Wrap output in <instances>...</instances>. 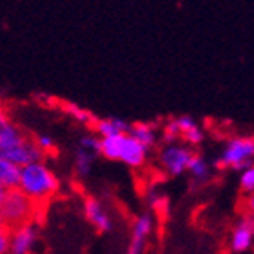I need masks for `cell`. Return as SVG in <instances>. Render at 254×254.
<instances>
[{
	"mask_svg": "<svg viewBox=\"0 0 254 254\" xmlns=\"http://www.w3.org/2000/svg\"><path fill=\"white\" fill-rule=\"evenodd\" d=\"M16 187L26 196H29L40 209L60 190V180L53 169L44 160H40L20 167Z\"/></svg>",
	"mask_w": 254,
	"mask_h": 254,
	"instance_id": "1",
	"label": "cell"
},
{
	"mask_svg": "<svg viewBox=\"0 0 254 254\" xmlns=\"http://www.w3.org/2000/svg\"><path fill=\"white\" fill-rule=\"evenodd\" d=\"M253 158H254L253 136H234L227 142L223 153L214 162V165H216V169L244 171L245 167L253 165Z\"/></svg>",
	"mask_w": 254,
	"mask_h": 254,
	"instance_id": "4",
	"label": "cell"
},
{
	"mask_svg": "<svg viewBox=\"0 0 254 254\" xmlns=\"http://www.w3.org/2000/svg\"><path fill=\"white\" fill-rule=\"evenodd\" d=\"M62 109H64V113H67L69 117L74 118L78 124H84V126H93V122H95L93 113L87 111V109H84V107L76 106V104L65 102V104H62Z\"/></svg>",
	"mask_w": 254,
	"mask_h": 254,
	"instance_id": "17",
	"label": "cell"
},
{
	"mask_svg": "<svg viewBox=\"0 0 254 254\" xmlns=\"http://www.w3.org/2000/svg\"><path fill=\"white\" fill-rule=\"evenodd\" d=\"M80 147L85 149V151H91V153L98 154V149H100V136H95V134L82 136L80 138Z\"/></svg>",
	"mask_w": 254,
	"mask_h": 254,
	"instance_id": "23",
	"label": "cell"
},
{
	"mask_svg": "<svg viewBox=\"0 0 254 254\" xmlns=\"http://www.w3.org/2000/svg\"><path fill=\"white\" fill-rule=\"evenodd\" d=\"M84 214L87 222L98 231V233H109L113 229V220L109 212L100 200H96L95 196H87L84 200Z\"/></svg>",
	"mask_w": 254,
	"mask_h": 254,
	"instance_id": "10",
	"label": "cell"
},
{
	"mask_svg": "<svg viewBox=\"0 0 254 254\" xmlns=\"http://www.w3.org/2000/svg\"><path fill=\"white\" fill-rule=\"evenodd\" d=\"M180 138V132H178V127H176L175 118H171L169 122H165V126L162 127V140L165 143H173Z\"/></svg>",
	"mask_w": 254,
	"mask_h": 254,
	"instance_id": "20",
	"label": "cell"
},
{
	"mask_svg": "<svg viewBox=\"0 0 254 254\" xmlns=\"http://www.w3.org/2000/svg\"><path fill=\"white\" fill-rule=\"evenodd\" d=\"M96 154L91 153V151H85V149L78 147L76 151V156H74V173L78 176H87L93 169V164H95Z\"/></svg>",
	"mask_w": 254,
	"mask_h": 254,
	"instance_id": "16",
	"label": "cell"
},
{
	"mask_svg": "<svg viewBox=\"0 0 254 254\" xmlns=\"http://www.w3.org/2000/svg\"><path fill=\"white\" fill-rule=\"evenodd\" d=\"M11 244V229L0 225V254H9Z\"/></svg>",
	"mask_w": 254,
	"mask_h": 254,
	"instance_id": "24",
	"label": "cell"
},
{
	"mask_svg": "<svg viewBox=\"0 0 254 254\" xmlns=\"http://www.w3.org/2000/svg\"><path fill=\"white\" fill-rule=\"evenodd\" d=\"M254 242V220L251 214H244L234 223V229L231 233V251L236 254H244L253 249Z\"/></svg>",
	"mask_w": 254,
	"mask_h": 254,
	"instance_id": "9",
	"label": "cell"
},
{
	"mask_svg": "<svg viewBox=\"0 0 254 254\" xmlns=\"http://www.w3.org/2000/svg\"><path fill=\"white\" fill-rule=\"evenodd\" d=\"M127 132H129L134 140L143 143L147 149H151L153 145H156V142H158V131H156V127H154L153 124H147V122L131 124Z\"/></svg>",
	"mask_w": 254,
	"mask_h": 254,
	"instance_id": "12",
	"label": "cell"
},
{
	"mask_svg": "<svg viewBox=\"0 0 254 254\" xmlns=\"http://www.w3.org/2000/svg\"><path fill=\"white\" fill-rule=\"evenodd\" d=\"M4 194H5V189H2V187H0V201H2V198H4Z\"/></svg>",
	"mask_w": 254,
	"mask_h": 254,
	"instance_id": "26",
	"label": "cell"
},
{
	"mask_svg": "<svg viewBox=\"0 0 254 254\" xmlns=\"http://www.w3.org/2000/svg\"><path fill=\"white\" fill-rule=\"evenodd\" d=\"M129 126L126 120L122 118H98L93 122V129H95L96 136L106 138V136H113V134H122V132L129 131Z\"/></svg>",
	"mask_w": 254,
	"mask_h": 254,
	"instance_id": "11",
	"label": "cell"
},
{
	"mask_svg": "<svg viewBox=\"0 0 254 254\" xmlns=\"http://www.w3.org/2000/svg\"><path fill=\"white\" fill-rule=\"evenodd\" d=\"M38 242V225L35 222L22 223L11 229L9 254H31Z\"/></svg>",
	"mask_w": 254,
	"mask_h": 254,
	"instance_id": "8",
	"label": "cell"
},
{
	"mask_svg": "<svg viewBox=\"0 0 254 254\" xmlns=\"http://www.w3.org/2000/svg\"><path fill=\"white\" fill-rule=\"evenodd\" d=\"M98 154L107 160L122 162V164H126L127 167H132V169H140L147 162L149 149L138 140H134L129 132H122V134L100 138Z\"/></svg>",
	"mask_w": 254,
	"mask_h": 254,
	"instance_id": "2",
	"label": "cell"
},
{
	"mask_svg": "<svg viewBox=\"0 0 254 254\" xmlns=\"http://www.w3.org/2000/svg\"><path fill=\"white\" fill-rule=\"evenodd\" d=\"M0 158L9 160L11 164L18 165V167H24V165L33 164V162L46 160V154H44L42 149L37 145L35 138L26 134L20 142L16 143L15 147L7 149V151H2V153H0Z\"/></svg>",
	"mask_w": 254,
	"mask_h": 254,
	"instance_id": "6",
	"label": "cell"
},
{
	"mask_svg": "<svg viewBox=\"0 0 254 254\" xmlns=\"http://www.w3.org/2000/svg\"><path fill=\"white\" fill-rule=\"evenodd\" d=\"M153 227H154L153 212H142V214H138L134 218V222H132L131 240H129L126 254H143L149 234L153 233Z\"/></svg>",
	"mask_w": 254,
	"mask_h": 254,
	"instance_id": "7",
	"label": "cell"
},
{
	"mask_svg": "<svg viewBox=\"0 0 254 254\" xmlns=\"http://www.w3.org/2000/svg\"><path fill=\"white\" fill-rule=\"evenodd\" d=\"M38 214L37 203L22 192L18 187L5 190L0 201V225L7 229H15L22 223L35 222Z\"/></svg>",
	"mask_w": 254,
	"mask_h": 254,
	"instance_id": "3",
	"label": "cell"
},
{
	"mask_svg": "<svg viewBox=\"0 0 254 254\" xmlns=\"http://www.w3.org/2000/svg\"><path fill=\"white\" fill-rule=\"evenodd\" d=\"M240 186L244 192H253L254 190V167H245L240 175Z\"/></svg>",
	"mask_w": 254,
	"mask_h": 254,
	"instance_id": "21",
	"label": "cell"
},
{
	"mask_svg": "<svg viewBox=\"0 0 254 254\" xmlns=\"http://www.w3.org/2000/svg\"><path fill=\"white\" fill-rule=\"evenodd\" d=\"M35 142H37L38 147L42 149L46 156L57 153V143H55L53 138L48 136V134H40V136H37V138H35Z\"/></svg>",
	"mask_w": 254,
	"mask_h": 254,
	"instance_id": "22",
	"label": "cell"
},
{
	"mask_svg": "<svg viewBox=\"0 0 254 254\" xmlns=\"http://www.w3.org/2000/svg\"><path fill=\"white\" fill-rule=\"evenodd\" d=\"M203 138H205V132H203V129H201L200 126H194L190 131H187L186 134H182V140H184L187 145H190V147L200 145V143L203 142Z\"/></svg>",
	"mask_w": 254,
	"mask_h": 254,
	"instance_id": "19",
	"label": "cell"
},
{
	"mask_svg": "<svg viewBox=\"0 0 254 254\" xmlns=\"http://www.w3.org/2000/svg\"><path fill=\"white\" fill-rule=\"evenodd\" d=\"M11 124V117L9 113H7V109H5V106L2 104V100H0V132L4 131L5 127Z\"/></svg>",
	"mask_w": 254,
	"mask_h": 254,
	"instance_id": "25",
	"label": "cell"
},
{
	"mask_svg": "<svg viewBox=\"0 0 254 254\" xmlns=\"http://www.w3.org/2000/svg\"><path fill=\"white\" fill-rule=\"evenodd\" d=\"M194 149L187 143H165L158 153V165L167 176H180L194 156Z\"/></svg>",
	"mask_w": 254,
	"mask_h": 254,
	"instance_id": "5",
	"label": "cell"
},
{
	"mask_svg": "<svg viewBox=\"0 0 254 254\" xmlns=\"http://www.w3.org/2000/svg\"><path fill=\"white\" fill-rule=\"evenodd\" d=\"M24 136H26V132L22 131L18 126H15V124L11 122L4 131L0 132V153H2V151H7V149H11V147H15Z\"/></svg>",
	"mask_w": 254,
	"mask_h": 254,
	"instance_id": "15",
	"label": "cell"
},
{
	"mask_svg": "<svg viewBox=\"0 0 254 254\" xmlns=\"http://www.w3.org/2000/svg\"><path fill=\"white\" fill-rule=\"evenodd\" d=\"M147 201H149V207L153 209L156 214H167L169 211V201H167V196L162 194L158 189H151L147 194Z\"/></svg>",
	"mask_w": 254,
	"mask_h": 254,
	"instance_id": "18",
	"label": "cell"
},
{
	"mask_svg": "<svg viewBox=\"0 0 254 254\" xmlns=\"http://www.w3.org/2000/svg\"><path fill=\"white\" fill-rule=\"evenodd\" d=\"M187 173L192 176V180L198 184H205L211 178V165L205 158H201L200 154H194L192 160L187 165Z\"/></svg>",
	"mask_w": 254,
	"mask_h": 254,
	"instance_id": "14",
	"label": "cell"
},
{
	"mask_svg": "<svg viewBox=\"0 0 254 254\" xmlns=\"http://www.w3.org/2000/svg\"><path fill=\"white\" fill-rule=\"evenodd\" d=\"M18 175H20V167L11 164L9 160L0 158V187L2 189H15L18 186Z\"/></svg>",
	"mask_w": 254,
	"mask_h": 254,
	"instance_id": "13",
	"label": "cell"
}]
</instances>
